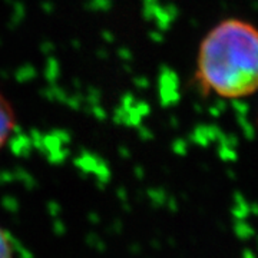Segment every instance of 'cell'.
<instances>
[{"label":"cell","mask_w":258,"mask_h":258,"mask_svg":"<svg viewBox=\"0 0 258 258\" xmlns=\"http://www.w3.org/2000/svg\"><path fill=\"white\" fill-rule=\"evenodd\" d=\"M16 129V111L8 99V96L0 91V151L8 144L10 137Z\"/></svg>","instance_id":"2"},{"label":"cell","mask_w":258,"mask_h":258,"mask_svg":"<svg viewBox=\"0 0 258 258\" xmlns=\"http://www.w3.org/2000/svg\"><path fill=\"white\" fill-rule=\"evenodd\" d=\"M0 258H13V245L8 232L0 227Z\"/></svg>","instance_id":"3"},{"label":"cell","mask_w":258,"mask_h":258,"mask_svg":"<svg viewBox=\"0 0 258 258\" xmlns=\"http://www.w3.org/2000/svg\"><path fill=\"white\" fill-rule=\"evenodd\" d=\"M195 82L222 99H245L258 88V30L240 18H227L203 37L195 62Z\"/></svg>","instance_id":"1"}]
</instances>
